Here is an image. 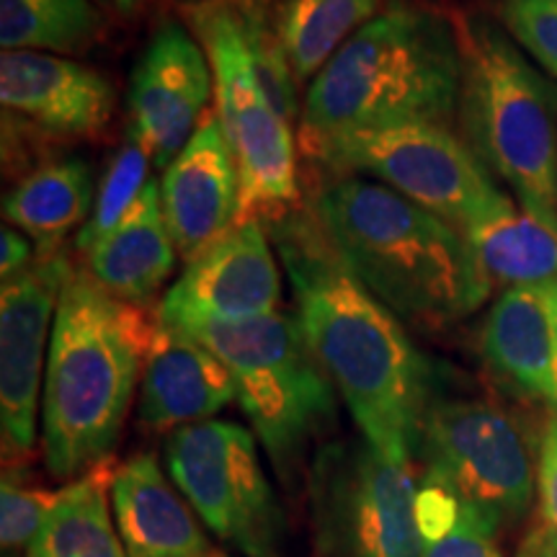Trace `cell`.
<instances>
[{
	"mask_svg": "<svg viewBox=\"0 0 557 557\" xmlns=\"http://www.w3.org/2000/svg\"><path fill=\"white\" fill-rule=\"evenodd\" d=\"M274 238L299 329L364 442L395 462H410L434 398L426 361L400 320L344 267L315 214L282 218Z\"/></svg>",
	"mask_w": 557,
	"mask_h": 557,
	"instance_id": "cell-1",
	"label": "cell"
},
{
	"mask_svg": "<svg viewBox=\"0 0 557 557\" xmlns=\"http://www.w3.org/2000/svg\"><path fill=\"white\" fill-rule=\"evenodd\" d=\"M312 214L351 276L400 323L444 329L491 295L468 235L380 181H331Z\"/></svg>",
	"mask_w": 557,
	"mask_h": 557,
	"instance_id": "cell-2",
	"label": "cell"
},
{
	"mask_svg": "<svg viewBox=\"0 0 557 557\" xmlns=\"http://www.w3.org/2000/svg\"><path fill=\"white\" fill-rule=\"evenodd\" d=\"M156 325L139 305L109 295L86 269L67 274L41 400L45 462L54 478H81L111 457Z\"/></svg>",
	"mask_w": 557,
	"mask_h": 557,
	"instance_id": "cell-3",
	"label": "cell"
},
{
	"mask_svg": "<svg viewBox=\"0 0 557 557\" xmlns=\"http://www.w3.org/2000/svg\"><path fill=\"white\" fill-rule=\"evenodd\" d=\"M459 86L457 26L426 5L389 0L310 83L302 145L400 124L449 127Z\"/></svg>",
	"mask_w": 557,
	"mask_h": 557,
	"instance_id": "cell-4",
	"label": "cell"
},
{
	"mask_svg": "<svg viewBox=\"0 0 557 557\" xmlns=\"http://www.w3.org/2000/svg\"><path fill=\"white\" fill-rule=\"evenodd\" d=\"M455 26L465 143L524 212L557 230V86L493 18L459 16Z\"/></svg>",
	"mask_w": 557,
	"mask_h": 557,
	"instance_id": "cell-5",
	"label": "cell"
},
{
	"mask_svg": "<svg viewBox=\"0 0 557 557\" xmlns=\"http://www.w3.org/2000/svg\"><path fill=\"white\" fill-rule=\"evenodd\" d=\"M201 341L230 369L238 403L284 478L336 418L333 382L287 312L178 329Z\"/></svg>",
	"mask_w": 557,
	"mask_h": 557,
	"instance_id": "cell-6",
	"label": "cell"
},
{
	"mask_svg": "<svg viewBox=\"0 0 557 557\" xmlns=\"http://www.w3.org/2000/svg\"><path fill=\"white\" fill-rule=\"evenodd\" d=\"M302 148L325 169L377 178L462 233L517 209L470 145L444 124L346 132Z\"/></svg>",
	"mask_w": 557,
	"mask_h": 557,
	"instance_id": "cell-7",
	"label": "cell"
},
{
	"mask_svg": "<svg viewBox=\"0 0 557 557\" xmlns=\"http://www.w3.org/2000/svg\"><path fill=\"white\" fill-rule=\"evenodd\" d=\"M426 478L496 532L517 527L537 493V451L524 423L487 398H431L418 436Z\"/></svg>",
	"mask_w": 557,
	"mask_h": 557,
	"instance_id": "cell-8",
	"label": "cell"
},
{
	"mask_svg": "<svg viewBox=\"0 0 557 557\" xmlns=\"http://www.w3.org/2000/svg\"><path fill=\"white\" fill-rule=\"evenodd\" d=\"M181 16L212 67L214 114L240 173V222L259 220V214H282L297 199V156L289 122L261 86L225 0H189L181 5Z\"/></svg>",
	"mask_w": 557,
	"mask_h": 557,
	"instance_id": "cell-9",
	"label": "cell"
},
{
	"mask_svg": "<svg viewBox=\"0 0 557 557\" xmlns=\"http://www.w3.org/2000/svg\"><path fill=\"white\" fill-rule=\"evenodd\" d=\"M165 468L218 540L248 557H278L287 524L248 429L230 421L176 429Z\"/></svg>",
	"mask_w": 557,
	"mask_h": 557,
	"instance_id": "cell-10",
	"label": "cell"
},
{
	"mask_svg": "<svg viewBox=\"0 0 557 557\" xmlns=\"http://www.w3.org/2000/svg\"><path fill=\"white\" fill-rule=\"evenodd\" d=\"M416 498L410 462L369 442L325 449L312 475L320 557H421Z\"/></svg>",
	"mask_w": 557,
	"mask_h": 557,
	"instance_id": "cell-11",
	"label": "cell"
},
{
	"mask_svg": "<svg viewBox=\"0 0 557 557\" xmlns=\"http://www.w3.org/2000/svg\"><path fill=\"white\" fill-rule=\"evenodd\" d=\"M73 267L62 250L39 253L0 295V426L5 468L29 459L37 442V408L45 348L52 341L62 284Z\"/></svg>",
	"mask_w": 557,
	"mask_h": 557,
	"instance_id": "cell-12",
	"label": "cell"
},
{
	"mask_svg": "<svg viewBox=\"0 0 557 557\" xmlns=\"http://www.w3.org/2000/svg\"><path fill=\"white\" fill-rule=\"evenodd\" d=\"M212 67L189 26L163 21L139 54L129 83L132 132L158 169H169L205 122Z\"/></svg>",
	"mask_w": 557,
	"mask_h": 557,
	"instance_id": "cell-13",
	"label": "cell"
},
{
	"mask_svg": "<svg viewBox=\"0 0 557 557\" xmlns=\"http://www.w3.org/2000/svg\"><path fill=\"white\" fill-rule=\"evenodd\" d=\"M282 274L259 220L240 222L184 269L163 297L160 323L191 329L201 323H240L276 312Z\"/></svg>",
	"mask_w": 557,
	"mask_h": 557,
	"instance_id": "cell-14",
	"label": "cell"
},
{
	"mask_svg": "<svg viewBox=\"0 0 557 557\" xmlns=\"http://www.w3.org/2000/svg\"><path fill=\"white\" fill-rule=\"evenodd\" d=\"M160 205L178 259L189 267L243 220V186L218 114L205 116L160 181Z\"/></svg>",
	"mask_w": 557,
	"mask_h": 557,
	"instance_id": "cell-15",
	"label": "cell"
},
{
	"mask_svg": "<svg viewBox=\"0 0 557 557\" xmlns=\"http://www.w3.org/2000/svg\"><path fill=\"white\" fill-rule=\"evenodd\" d=\"M0 101L52 137H94L109 127L114 88L78 60L50 52H3Z\"/></svg>",
	"mask_w": 557,
	"mask_h": 557,
	"instance_id": "cell-16",
	"label": "cell"
},
{
	"mask_svg": "<svg viewBox=\"0 0 557 557\" xmlns=\"http://www.w3.org/2000/svg\"><path fill=\"white\" fill-rule=\"evenodd\" d=\"M235 398L230 369L201 341L158 320L139 382V423L156 431L184 429L212 421Z\"/></svg>",
	"mask_w": 557,
	"mask_h": 557,
	"instance_id": "cell-17",
	"label": "cell"
},
{
	"mask_svg": "<svg viewBox=\"0 0 557 557\" xmlns=\"http://www.w3.org/2000/svg\"><path fill=\"white\" fill-rule=\"evenodd\" d=\"M483 357L519 395L557 410V287H511L487 310Z\"/></svg>",
	"mask_w": 557,
	"mask_h": 557,
	"instance_id": "cell-18",
	"label": "cell"
},
{
	"mask_svg": "<svg viewBox=\"0 0 557 557\" xmlns=\"http://www.w3.org/2000/svg\"><path fill=\"white\" fill-rule=\"evenodd\" d=\"M116 532L127 557H205L207 534L152 455L120 465L111 483Z\"/></svg>",
	"mask_w": 557,
	"mask_h": 557,
	"instance_id": "cell-19",
	"label": "cell"
},
{
	"mask_svg": "<svg viewBox=\"0 0 557 557\" xmlns=\"http://www.w3.org/2000/svg\"><path fill=\"white\" fill-rule=\"evenodd\" d=\"M178 250L165 225L160 186L150 181L135 209L86 250V271L109 295L145 305L176 269Z\"/></svg>",
	"mask_w": 557,
	"mask_h": 557,
	"instance_id": "cell-20",
	"label": "cell"
},
{
	"mask_svg": "<svg viewBox=\"0 0 557 557\" xmlns=\"http://www.w3.org/2000/svg\"><path fill=\"white\" fill-rule=\"evenodd\" d=\"M94 201V176L86 160L62 158L34 169L5 194L3 218L34 240L37 253H52L70 230L86 225Z\"/></svg>",
	"mask_w": 557,
	"mask_h": 557,
	"instance_id": "cell-21",
	"label": "cell"
},
{
	"mask_svg": "<svg viewBox=\"0 0 557 557\" xmlns=\"http://www.w3.org/2000/svg\"><path fill=\"white\" fill-rule=\"evenodd\" d=\"M114 472L116 465L109 457L62 487L29 545V557H127L109 511Z\"/></svg>",
	"mask_w": 557,
	"mask_h": 557,
	"instance_id": "cell-22",
	"label": "cell"
},
{
	"mask_svg": "<svg viewBox=\"0 0 557 557\" xmlns=\"http://www.w3.org/2000/svg\"><path fill=\"white\" fill-rule=\"evenodd\" d=\"M468 235L487 282L511 287H557V230L511 209Z\"/></svg>",
	"mask_w": 557,
	"mask_h": 557,
	"instance_id": "cell-23",
	"label": "cell"
},
{
	"mask_svg": "<svg viewBox=\"0 0 557 557\" xmlns=\"http://www.w3.org/2000/svg\"><path fill=\"white\" fill-rule=\"evenodd\" d=\"M382 13V0H282L278 34L297 83H312L341 47Z\"/></svg>",
	"mask_w": 557,
	"mask_h": 557,
	"instance_id": "cell-24",
	"label": "cell"
},
{
	"mask_svg": "<svg viewBox=\"0 0 557 557\" xmlns=\"http://www.w3.org/2000/svg\"><path fill=\"white\" fill-rule=\"evenodd\" d=\"M107 29L94 0H0L3 52L75 54Z\"/></svg>",
	"mask_w": 557,
	"mask_h": 557,
	"instance_id": "cell-25",
	"label": "cell"
},
{
	"mask_svg": "<svg viewBox=\"0 0 557 557\" xmlns=\"http://www.w3.org/2000/svg\"><path fill=\"white\" fill-rule=\"evenodd\" d=\"M421 557H504L498 532L451 496L447 487L423 478L416 498Z\"/></svg>",
	"mask_w": 557,
	"mask_h": 557,
	"instance_id": "cell-26",
	"label": "cell"
},
{
	"mask_svg": "<svg viewBox=\"0 0 557 557\" xmlns=\"http://www.w3.org/2000/svg\"><path fill=\"white\" fill-rule=\"evenodd\" d=\"M225 5L246 41L261 86L267 88L274 109L292 124L299 114L297 81L292 75L271 0H225Z\"/></svg>",
	"mask_w": 557,
	"mask_h": 557,
	"instance_id": "cell-27",
	"label": "cell"
},
{
	"mask_svg": "<svg viewBox=\"0 0 557 557\" xmlns=\"http://www.w3.org/2000/svg\"><path fill=\"white\" fill-rule=\"evenodd\" d=\"M150 163L152 158L145 150V145L135 135H129L120 152L111 158L107 173H103L99 191H96L94 212H90L88 222L81 227L78 240H75L78 250L86 253L101 238H107L111 230L122 225L124 218H127L139 197H143L145 186L150 184Z\"/></svg>",
	"mask_w": 557,
	"mask_h": 557,
	"instance_id": "cell-28",
	"label": "cell"
},
{
	"mask_svg": "<svg viewBox=\"0 0 557 557\" xmlns=\"http://www.w3.org/2000/svg\"><path fill=\"white\" fill-rule=\"evenodd\" d=\"M60 491L34 485L18 472L5 470L3 485H0V542L3 553H16L29 547L37 532L50 517L52 506L58 504Z\"/></svg>",
	"mask_w": 557,
	"mask_h": 557,
	"instance_id": "cell-29",
	"label": "cell"
},
{
	"mask_svg": "<svg viewBox=\"0 0 557 557\" xmlns=\"http://www.w3.org/2000/svg\"><path fill=\"white\" fill-rule=\"evenodd\" d=\"M500 26L557 81V0H500Z\"/></svg>",
	"mask_w": 557,
	"mask_h": 557,
	"instance_id": "cell-30",
	"label": "cell"
},
{
	"mask_svg": "<svg viewBox=\"0 0 557 557\" xmlns=\"http://www.w3.org/2000/svg\"><path fill=\"white\" fill-rule=\"evenodd\" d=\"M537 496L542 521L557 529V410H549L545 431H542L540 438Z\"/></svg>",
	"mask_w": 557,
	"mask_h": 557,
	"instance_id": "cell-31",
	"label": "cell"
},
{
	"mask_svg": "<svg viewBox=\"0 0 557 557\" xmlns=\"http://www.w3.org/2000/svg\"><path fill=\"white\" fill-rule=\"evenodd\" d=\"M37 246H32L24 233L9 225L3 227V233H0V278H3V284L24 274L37 261Z\"/></svg>",
	"mask_w": 557,
	"mask_h": 557,
	"instance_id": "cell-32",
	"label": "cell"
},
{
	"mask_svg": "<svg viewBox=\"0 0 557 557\" xmlns=\"http://www.w3.org/2000/svg\"><path fill=\"white\" fill-rule=\"evenodd\" d=\"M517 557H557V529L542 519L529 527L517 547Z\"/></svg>",
	"mask_w": 557,
	"mask_h": 557,
	"instance_id": "cell-33",
	"label": "cell"
},
{
	"mask_svg": "<svg viewBox=\"0 0 557 557\" xmlns=\"http://www.w3.org/2000/svg\"><path fill=\"white\" fill-rule=\"evenodd\" d=\"M111 5H114L116 11H122V13H132V11H137L139 5H143V0H109Z\"/></svg>",
	"mask_w": 557,
	"mask_h": 557,
	"instance_id": "cell-34",
	"label": "cell"
},
{
	"mask_svg": "<svg viewBox=\"0 0 557 557\" xmlns=\"http://www.w3.org/2000/svg\"><path fill=\"white\" fill-rule=\"evenodd\" d=\"M205 557H227V555L225 553H218V549H212V553L205 555Z\"/></svg>",
	"mask_w": 557,
	"mask_h": 557,
	"instance_id": "cell-35",
	"label": "cell"
}]
</instances>
